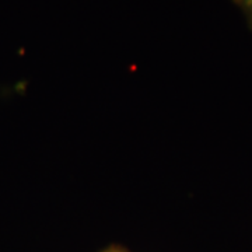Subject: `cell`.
<instances>
[{
  "label": "cell",
  "instance_id": "cell-1",
  "mask_svg": "<svg viewBox=\"0 0 252 252\" xmlns=\"http://www.w3.org/2000/svg\"><path fill=\"white\" fill-rule=\"evenodd\" d=\"M235 4L241 9L244 16L247 18V23L252 30V0H233Z\"/></svg>",
  "mask_w": 252,
  "mask_h": 252
},
{
  "label": "cell",
  "instance_id": "cell-2",
  "mask_svg": "<svg viewBox=\"0 0 252 252\" xmlns=\"http://www.w3.org/2000/svg\"><path fill=\"white\" fill-rule=\"evenodd\" d=\"M102 252H130L125 250V248H122V247H119V245H111L108 248H105Z\"/></svg>",
  "mask_w": 252,
  "mask_h": 252
}]
</instances>
